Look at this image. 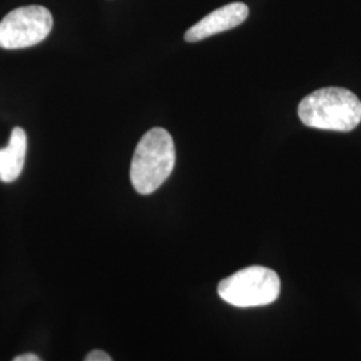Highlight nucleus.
Segmentation results:
<instances>
[{
    "instance_id": "nucleus-1",
    "label": "nucleus",
    "mask_w": 361,
    "mask_h": 361,
    "mask_svg": "<svg viewBox=\"0 0 361 361\" xmlns=\"http://www.w3.org/2000/svg\"><path fill=\"white\" fill-rule=\"evenodd\" d=\"M298 116L308 128L347 133L360 125L361 101L347 89L325 87L300 102Z\"/></svg>"
},
{
    "instance_id": "nucleus-2",
    "label": "nucleus",
    "mask_w": 361,
    "mask_h": 361,
    "mask_svg": "<svg viewBox=\"0 0 361 361\" xmlns=\"http://www.w3.org/2000/svg\"><path fill=\"white\" fill-rule=\"evenodd\" d=\"M176 165V146L162 128L149 130L133 155L130 180L140 194L154 193L168 180Z\"/></svg>"
},
{
    "instance_id": "nucleus-3",
    "label": "nucleus",
    "mask_w": 361,
    "mask_h": 361,
    "mask_svg": "<svg viewBox=\"0 0 361 361\" xmlns=\"http://www.w3.org/2000/svg\"><path fill=\"white\" fill-rule=\"evenodd\" d=\"M280 277L265 267H247L224 279L219 295L228 304L238 308L262 307L274 302L280 295Z\"/></svg>"
},
{
    "instance_id": "nucleus-4",
    "label": "nucleus",
    "mask_w": 361,
    "mask_h": 361,
    "mask_svg": "<svg viewBox=\"0 0 361 361\" xmlns=\"http://www.w3.org/2000/svg\"><path fill=\"white\" fill-rule=\"evenodd\" d=\"M52 25L51 13L46 7H19L0 22V47L6 50L32 47L49 37Z\"/></svg>"
},
{
    "instance_id": "nucleus-5",
    "label": "nucleus",
    "mask_w": 361,
    "mask_h": 361,
    "mask_svg": "<svg viewBox=\"0 0 361 361\" xmlns=\"http://www.w3.org/2000/svg\"><path fill=\"white\" fill-rule=\"evenodd\" d=\"M247 15L249 8L245 3H229L221 8L214 10L204 19H201L198 23H195L193 27H190L185 34V40L194 43L213 37L219 32L229 31L243 25Z\"/></svg>"
},
{
    "instance_id": "nucleus-6",
    "label": "nucleus",
    "mask_w": 361,
    "mask_h": 361,
    "mask_svg": "<svg viewBox=\"0 0 361 361\" xmlns=\"http://www.w3.org/2000/svg\"><path fill=\"white\" fill-rule=\"evenodd\" d=\"M27 153V134L22 128H15L7 147L0 150V180H18L25 168Z\"/></svg>"
},
{
    "instance_id": "nucleus-7",
    "label": "nucleus",
    "mask_w": 361,
    "mask_h": 361,
    "mask_svg": "<svg viewBox=\"0 0 361 361\" xmlns=\"http://www.w3.org/2000/svg\"><path fill=\"white\" fill-rule=\"evenodd\" d=\"M85 361H113L111 360V357L104 352V350H92L90 352L87 356H86V359Z\"/></svg>"
},
{
    "instance_id": "nucleus-8",
    "label": "nucleus",
    "mask_w": 361,
    "mask_h": 361,
    "mask_svg": "<svg viewBox=\"0 0 361 361\" xmlns=\"http://www.w3.org/2000/svg\"><path fill=\"white\" fill-rule=\"evenodd\" d=\"M13 361H42L37 355L32 353H27V355H20L18 357H15Z\"/></svg>"
}]
</instances>
